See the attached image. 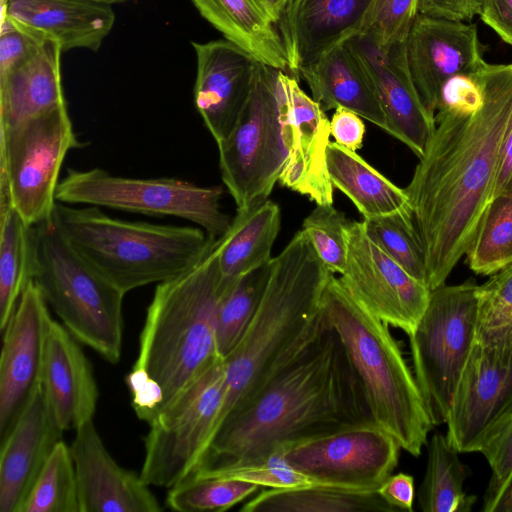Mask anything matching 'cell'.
<instances>
[{"instance_id": "6da1fadb", "label": "cell", "mask_w": 512, "mask_h": 512, "mask_svg": "<svg viewBox=\"0 0 512 512\" xmlns=\"http://www.w3.org/2000/svg\"><path fill=\"white\" fill-rule=\"evenodd\" d=\"M478 74L482 106L469 114L437 111L434 132L404 188L430 291L445 283L475 236L512 124V63L484 62Z\"/></svg>"}, {"instance_id": "7a4b0ae2", "label": "cell", "mask_w": 512, "mask_h": 512, "mask_svg": "<svg viewBox=\"0 0 512 512\" xmlns=\"http://www.w3.org/2000/svg\"><path fill=\"white\" fill-rule=\"evenodd\" d=\"M367 423L376 422L362 384L322 311L313 336L221 422L190 475L209 476L265 458L279 446Z\"/></svg>"}, {"instance_id": "3957f363", "label": "cell", "mask_w": 512, "mask_h": 512, "mask_svg": "<svg viewBox=\"0 0 512 512\" xmlns=\"http://www.w3.org/2000/svg\"><path fill=\"white\" fill-rule=\"evenodd\" d=\"M330 273L302 229L271 259L259 307L238 344L223 358L225 394L216 429L249 403L317 331Z\"/></svg>"}, {"instance_id": "277c9868", "label": "cell", "mask_w": 512, "mask_h": 512, "mask_svg": "<svg viewBox=\"0 0 512 512\" xmlns=\"http://www.w3.org/2000/svg\"><path fill=\"white\" fill-rule=\"evenodd\" d=\"M234 280L221 275L216 239L194 266L157 284L134 366L144 369L161 386V411L222 359L216 347L217 309Z\"/></svg>"}, {"instance_id": "5b68a950", "label": "cell", "mask_w": 512, "mask_h": 512, "mask_svg": "<svg viewBox=\"0 0 512 512\" xmlns=\"http://www.w3.org/2000/svg\"><path fill=\"white\" fill-rule=\"evenodd\" d=\"M321 309L339 335L374 421L418 457L433 424L415 376L389 325L360 305L331 272Z\"/></svg>"}, {"instance_id": "8992f818", "label": "cell", "mask_w": 512, "mask_h": 512, "mask_svg": "<svg viewBox=\"0 0 512 512\" xmlns=\"http://www.w3.org/2000/svg\"><path fill=\"white\" fill-rule=\"evenodd\" d=\"M53 218L76 251L124 294L177 277L216 240L200 227L113 218L96 206L57 202Z\"/></svg>"}, {"instance_id": "52a82bcc", "label": "cell", "mask_w": 512, "mask_h": 512, "mask_svg": "<svg viewBox=\"0 0 512 512\" xmlns=\"http://www.w3.org/2000/svg\"><path fill=\"white\" fill-rule=\"evenodd\" d=\"M32 280L80 343L110 363L120 360L125 294L76 251L53 217L34 226Z\"/></svg>"}, {"instance_id": "ba28073f", "label": "cell", "mask_w": 512, "mask_h": 512, "mask_svg": "<svg viewBox=\"0 0 512 512\" xmlns=\"http://www.w3.org/2000/svg\"><path fill=\"white\" fill-rule=\"evenodd\" d=\"M478 289L473 281L431 290L409 335L414 376L433 426L446 424L477 338Z\"/></svg>"}, {"instance_id": "9c48e42d", "label": "cell", "mask_w": 512, "mask_h": 512, "mask_svg": "<svg viewBox=\"0 0 512 512\" xmlns=\"http://www.w3.org/2000/svg\"><path fill=\"white\" fill-rule=\"evenodd\" d=\"M278 69L258 63L248 101L219 144L221 178L237 210L265 201L287 157Z\"/></svg>"}, {"instance_id": "30bf717a", "label": "cell", "mask_w": 512, "mask_h": 512, "mask_svg": "<svg viewBox=\"0 0 512 512\" xmlns=\"http://www.w3.org/2000/svg\"><path fill=\"white\" fill-rule=\"evenodd\" d=\"M221 186H199L178 178L115 176L101 168L67 169L56 190V201L85 204L153 216H173L195 223L220 238L231 219L221 210Z\"/></svg>"}, {"instance_id": "8fae6325", "label": "cell", "mask_w": 512, "mask_h": 512, "mask_svg": "<svg viewBox=\"0 0 512 512\" xmlns=\"http://www.w3.org/2000/svg\"><path fill=\"white\" fill-rule=\"evenodd\" d=\"M0 196L31 226L53 217L67 153L81 147L67 106L0 126Z\"/></svg>"}, {"instance_id": "7c38bea8", "label": "cell", "mask_w": 512, "mask_h": 512, "mask_svg": "<svg viewBox=\"0 0 512 512\" xmlns=\"http://www.w3.org/2000/svg\"><path fill=\"white\" fill-rule=\"evenodd\" d=\"M224 394L219 359L148 423L140 471L147 485L170 488L193 472L216 430Z\"/></svg>"}, {"instance_id": "4fadbf2b", "label": "cell", "mask_w": 512, "mask_h": 512, "mask_svg": "<svg viewBox=\"0 0 512 512\" xmlns=\"http://www.w3.org/2000/svg\"><path fill=\"white\" fill-rule=\"evenodd\" d=\"M401 447L376 423L285 444L286 461L315 484L376 492L398 465Z\"/></svg>"}, {"instance_id": "5bb4252c", "label": "cell", "mask_w": 512, "mask_h": 512, "mask_svg": "<svg viewBox=\"0 0 512 512\" xmlns=\"http://www.w3.org/2000/svg\"><path fill=\"white\" fill-rule=\"evenodd\" d=\"M511 418L512 337L476 341L446 421L447 440L458 453L481 452Z\"/></svg>"}, {"instance_id": "9a60e30c", "label": "cell", "mask_w": 512, "mask_h": 512, "mask_svg": "<svg viewBox=\"0 0 512 512\" xmlns=\"http://www.w3.org/2000/svg\"><path fill=\"white\" fill-rule=\"evenodd\" d=\"M346 238L342 285L374 316L411 335L428 305L429 288L369 237L363 221H350Z\"/></svg>"}, {"instance_id": "2e32d148", "label": "cell", "mask_w": 512, "mask_h": 512, "mask_svg": "<svg viewBox=\"0 0 512 512\" xmlns=\"http://www.w3.org/2000/svg\"><path fill=\"white\" fill-rule=\"evenodd\" d=\"M278 78L287 148L278 181L317 205L333 204L334 186L326 157L331 135L330 121L320 104L301 89L297 78L282 70Z\"/></svg>"}, {"instance_id": "e0dca14e", "label": "cell", "mask_w": 512, "mask_h": 512, "mask_svg": "<svg viewBox=\"0 0 512 512\" xmlns=\"http://www.w3.org/2000/svg\"><path fill=\"white\" fill-rule=\"evenodd\" d=\"M48 304L31 280L2 330L0 358V439L12 427L39 383L47 332Z\"/></svg>"}, {"instance_id": "ac0fdd59", "label": "cell", "mask_w": 512, "mask_h": 512, "mask_svg": "<svg viewBox=\"0 0 512 512\" xmlns=\"http://www.w3.org/2000/svg\"><path fill=\"white\" fill-rule=\"evenodd\" d=\"M347 41L374 84L386 120L385 131L420 158L436 123L412 79L406 42L383 49L365 34L354 35Z\"/></svg>"}, {"instance_id": "d6986e66", "label": "cell", "mask_w": 512, "mask_h": 512, "mask_svg": "<svg viewBox=\"0 0 512 512\" xmlns=\"http://www.w3.org/2000/svg\"><path fill=\"white\" fill-rule=\"evenodd\" d=\"M484 51L475 25L417 16L406 41L407 61L430 113H436L443 84L457 74L479 70L485 62Z\"/></svg>"}, {"instance_id": "ffe728a7", "label": "cell", "mask_w": 512, "mask_h": 512, "mask_svg": "<svg viewBox=\"0 0 512 512\" xmlns=\"http://www.w3.org/2000/svg\"><path fill=\"white\" fill-rule=\"evenodd\" d=\"M197 61L194 101L215 142L232 131L250 96L259 61L234 42H192Z\"/></svg>"}, {"instance_id": "44dd1931", "label": "cell", "mask_w": 512, "mask_h": 512, "mask_svg": "<svg viewBox=\"0 0 512 512\" xmlns=\"http://www.w3.org/2000/svg\"><path fill=\"white\" fill-rule=\"evenodd\" d=\"M71 453L80 512H159L162 507L147 485L121 467L105 447L93 419L75 429Z\"/></svg>"}, {"instance_id": "7402d4cb", "label": "cell", "mask_w": 512, "mask_h": 512, "mask_svg": "<svg viewBox=\"0 0 512 512\" xmlns=\"http://www.w3.org/2000/svg\"><path fill=\"white\" fill-rule=\"evenodd\" d=\"M64 431L55 422L40 382L8 433L1 439L0 512L21 508L49 454Z\"/></svg>"}, {"instance_id": "603a6c76", "label": "cell", "mask_w": 512, "mask_h": 512, "mask_svg": "<svg viewBox=\"0 0 512 512\" xmlns=\"http://www.w3.org/2000/svg\"><path fill=\"white\" fill-rule=\"evenodd\" d=\"M79 343L64 325L52 319L39 382L48 408L63 431L92 420L97 407V383Z\"/></svg>"}, {"instance_id": "cb8c5ba5", "label": "cell", "mask_w": 512, "mask_h": 512, "mask_svg": "<svg viewBox=\"0 0 512 512\" xmlns=\"http://www.w3.org/2000/svg\"><path fill=\"white\" fill-rule=\"evenodd\" d=\"M373 0H289L276 23L289 74L360 33Z\"/></svg>"}, {"instance_id": "d4e9b609", "label": "cell", "mask_w": 512, "mask_h": 512, "mask_svg": "<svg viewBox=\"0 0 512 512\" xmlns=\"http://www.w3.org/2000/svg\"><path fill=\"white\" fill-rule=\"evenodd\" d=\"M1 17L62 51H96L110 33L115 16L101 0H1Z\"/></svg>"}, {"instance_id": "484cf974", "label": "cell", "mask_w": 512, "mask_h": 512, "mask_svg": "<svg viewBox=\"0 0 512 512\" xmlns=\"http://www.w3.org/2000/svg\"><path fill=\"white\" fill-rule=\"evenodd\" d=\"M324 111L345 108L381 129L386 120L374 84L348 41L336 44L298 70Z\"/></svg>"}, {"instance_id": "4316f807", "label": "cell", "mask_w": 512, "mask_h": 512, "mask_svg": "<svg viewBox=\"0 0 512 512\" xmlns=\"http://www.w3.org/2000/svg\"><path fill=\"white\" fill-rule=\"evenodd\" d=\"M62 48L45 41L20 67L0 77V126L66 106L61 82Z\"/></svg>"}, {"instance_id": "83f0119b", "label": "cell", "mask_w": 512, "mask_h": 512, "mask_svg": "<svg viewBox=\"0 0 512 512\" xmlns=\"http://www.w3.org/2000/svg\"><path fill=\"white\" fill-rule=\"evenodd\" d=\"M191 2L225 39L245 49L259 62L289 74L282 39L262 0Z\"/></svg>"}, {"instance_id": "f1b7e54d", "label": "cell", "mask_w": 512, "mask_h": 512, "mask_svg": "<svg viewBox=\"0 0 512 512\" xmlns=\"http://www.w3.org/2000/svg\"><path fill=\"white\" fill-rule=\"evenodd\" d=\"M326 157L334 188L353 202L364 219L395 214L411 217L404 189L393 184L355 151L330 142Z\"/></svg>"}, {"instance_id": "f546056e", "label": "cell", "mask_w": 512, "mask_h": 512, "mask_svg": "<svg viewBox=\"0 0 512 512\" xmlns=\"http://www.w3.org/2000/svg\"><path fill=\"white\" fill-rule=\"evenodd\" d=\"M280 224V208L268 199L237 210L227 232L218 238L222 277L235 279L269 262Z\"/></svg>"}, {"instance_id": "4dcf8cb0", "label": "cell", "mask_w": 512, "mask_h": 512, "mask_svg": "<svg viewBox=\"0 0 512 512\" xmlns=\"http://www.w3.org/2000/svg\"><path fill=\"white\" fill-rule=\"evenodd\" d=\"M242 512H391L377 492H363L334 486H307L261 491L247 501Z\"/></svg>"}, {"instance_id": "1f68e13d", "label": "cell", "mask_w": 512, "mask_h": 512, "mask_svg": "<svg viewBox=\"0 0 512 512\" xmlns=\"http://www.w3.org/2000/svg\"><path fill=\"white\" fill-rule=\"evenodd\" d=\"M34 226L28 225L6 196H0V328L12 316L32 280Z\"/></svg>"}, {"instance_id": "d6a6232c", "label": "cell", "mask_w": 512, "mask_h": 512, "mask_svg": "<svg viewBox=\"0 0 512 512\" xmlns=\"http://www.w3.org/2000/svg\"><path fill=\"white\" fill-rule=\"evenodd\" d=\"M425 475L418 492L424 512H469L475 496L468 495L464 483L470 471L446 435L435 433L428 445Z\"/></svg>"}, {"instance_id": "836d02e7", "label": "cell", "mask_w": 512, "mask_h": 512, "mask_svg": "<svg viewBox=\"0 0 512 512\" xmlns=\"http://www.w3.org/2000/svg\"><path fill=\"white\" fill-rule=\"evenodd\" d=\"M272 259V258H271ZM271 260L236 278L223 294L216 316V347L225 358L238 344L263 297Z\"/></svg>"}, {"instance_id": "e575fe53", "label": "cell", "mask_w": 512, "mask_h": 512, "mask_svg": "<svg viewBox=\"0 0 512 512\" xmlns=\"http://www.w3.org/2000/svg\"><path fill=\"white\" fill-rule=\"evenodd\" d=\"M466 255L469 268L481 275L512 264V194L492 197Z\"/></svg>"}, {"instance_id": "d590c367", "label": "cell", "mask_w": 512, "mask_h": 512, "mask_svg": "<svg viewBox=\"0 0 512 512\" xmlns=\"http://www.w3.org/2000/svg\"><path fill=\"white\" fill-rule=\"evenodd\" d=\"M21 512H80L71 448L62 439L49 454Z\"/></svg>"}, {"instance_id": "8d00e7d4", "label": "cell", "mask_w": 512, "mask_h": 512, "mask_svg": "<svg viewBox=\"0 0 512 512\" xmlns=\"http://www.w3.org/2000/svg\"><path fill=\"white\" fill-rule=\"evenodd\" d=\"M260 488L238 479L188 475L169 488L166 504L180 512H223Z\"/></svg>"}, {"instance_id": "74e56055", "label": "cell", "mask_w": 512, "mask_h": 512, "mask_svg": "<svg viewBox=\"0 0 512 512\" xmlns=\"http://www.w3.org/2000/svg\"><path fill=\"white\" fill-rule=\"evenodd\" d=\"M363 224L369 237L385 253L426 285L425 255L410 216L395 214L363 219Z\"/></svg>"}, {"instance_id": "f35d334b", "label": "cell", "mask_w": 512, "mask_h": 512, "mask_svg": "<svg viewBox=\"0 0 512 512\" xmlns=\"http://www.w3.org/2000/svg\"><path fill=\"white\" fill-rule=\"evenodd\" d=\"M512 337V264L492 274L478 289L476 341L490 345Z\"/></svg>"}, {"instance_id": "ab89813d", "label": "cell", "mask_w": 512, "mask_h": 512, "mask_svg": "<svg viewBox=\"0 0 512 512\" xmlns=\"http://www.w3.org/2000/svg\"><path fill=\"white\" fill-rule=\"evenodd\" d=\"M350 221L333 204L317 205L304 219L308 236L323 264L333 273H343L347 259L346 228Z\"/></svg>"}, {"instance_id": "60d3db41", "label": "cell", "mask_w": 512, "mask_h": 512, "mask_svg": "<svg viewBox=\"0 0 512 512\" xmlns=\"http://www.w3.org/2000/svg\"><path fill=\"white\" fill-rule=\"evenodd\" d=\"M419 15V0H373L359 34L385 49L407 41Z\"/></svg>"}, {"instance_id": "b9f144b4", "label": "cell", "mask_w": 512, "mask_h": 512, "mask_svg": "<svg viewBox=\"0 0 512 512\" xmlns=\"http://www.w3.org/2000/svg\"><path fill=\"white\" fill-rule=\"evenodd\" d=\"M285 445L279 446L265 458L232 467L206 477H224L247 481L260 487L283 489L315 484L298 472L285 459Z\"/></svg>"}, {"instance_id": "7bdbcfd3", "label": "cell", "mask_w": 512, "mask_h": 512, "mask_svg": "<svg viewBox=\"0 0 512 512\" xmlns=\"http://www.w3.org/2000/svg\"><path fill=\"white\" fill-rule=\"evenodd\" d=\"M481 453L492 471L484 496L485 506L496 497L512 476V418L484 446Z\"/></svg>"}, {"instance_id": "ee69618b", "label": "cell", "mask_w": 512, "mask_h": 512, "mask_svg": "<svg viewBox=\"0 0 512 512\" xmlns=\"http://www.w3.org/2000/svg\"><path fill=\"white\" fill-rule=\"evenodd\" d=\"M483 101V88L478 70L474 73H461L443 84L436 111L448 110L469 114L477 111Z\"/></svg>"}, {"instance_id": "f6af8a7d", "label": "cell", "mask_w": 512, "mask_h": 512, "mask_svg": "<svg viewBox=\"0 0 512 512\" xmlns=\"http://www.w3.org/2000/svg\"><path fill=\"white\" fill-rule=\"evenodd\" d=\"M44 42L16 26L9 18L1 17L0 77L28 61Z\"/></svg>"}, {"instance_id": "bcb514c9", "label": "cell", "mask_w": 512, "mask_h": 512, "mask_svg": "<svg viewBox=\"0 0 512 512\" xmlns=\"http://www.w3.org/2000/svg\"><path fill=\"white\" fill-rule=\"evenodd\" d=\"M132 406L137 417L151 422L161 411L164 393L161 386L144 369L133 366L126 377Z\"/></svg>"}, {"instance_id": "7dc6e473", "label": "cell", "mask_w": 512, "mask_h": 512, "mask_svg": "<svg viewBox=\"0 0 512 512\" xmlns=\"http://www.w3.org/2000/svg\"><path fill=\"white\" fill-rule=\"evenodd\" d=\"M330 132L336 143L356 152L362 147L365 125L359 115L340 107L330 120Z\"/></svg>"}, {"instance_id": "c3c4849f", "label": "cell", "mask_w": 512, "mask_h": 512, "mask_svg": "<svg viewBox=\"0 0 512 512\" xmlns=\"http://www.w3.org/2000/svg\"><path fill=\"white\" fill-rule=\"evenodd\" d=\"M481 0H419V14L452 21H470L479 15Z\"/></svg>"}, {"instance_id": "681fc988", "label": "cell", "mask_w": 512, "mask_h": 512, "mask_svg": "<svg viewBox=\"0 0 512 512\" xmlns=\"http://www.w3.org/2000/svg\"><path fill=\"white\" fill-rule=\"evenodd\" d=\"M376 492L395 510H413L415 485L414 478L409 474H391Z\"/></svg>"}, {"instance_id": "f907efd6", "label": "cell", "mask_w": 512, "mask_h": 512, "mask_svg": "<svg viewBox=\"0 0 512 512\" xmlns=\"http://www.w3.org/2000/svg\"><path fill=\"white\" fill-rule=\"evenodd\" d=\"M479 16L502 41L512 46V0H481Z\"/></svg>"}, {"instance_id": "816d5d0a", "label": "cell", "mask_w": 512, "mask_h": 512, "mask_svg": "<svg viewBox=\"0 0 512 512\" xmlns=\"http://www.w3.org/2000/svg\"><path fill=\"white\" fill-rule=\"evenodd\" d=\"M507 194H512V124L502 144L493 197Z\"/></svg>"}, {"instance_id": "f5cc1de1", "label": "cell", "mask_w": 512, "mask_h": 512, "mask_svg": "<svg viewBox=\"0 0 512 512\" xmlns=\"http://www.w3.org/2000/svg\"><path fill=\"white\" fill-rule=\"evenodd\" d=\"M484 512H512V476L496 495V497L483 506Z\"/></svg>"}, {"instance_id": "db71d44e", "label": "cell", "mask_w": 512, "mask_h": 512, "mask_svg": "<svg viewBox=\"0 0 512 512\" xmlns=\"http://www.w3.org/2000/svg\"><path fill=\"white\" fill-rule=\"evenodd\" d=\"M271 20L276 24L289 0H262Z\"/></svg>"}, {"instance_id": "11a10c76", "label": "cell", "mask_w": 512, "mask_h": 512, "mask_svg": "<svg viewBox=\"0 0 512 512\" xmlns=\"http://www.w3.org/2000/svg\"><path fill=\"white\" fill-rule=\"evenodd\" d=\"M103 2H106L110 5L112 4H116V3H122V2H126V1H130V0H101Z\"/></svg>"}]
</instances>
